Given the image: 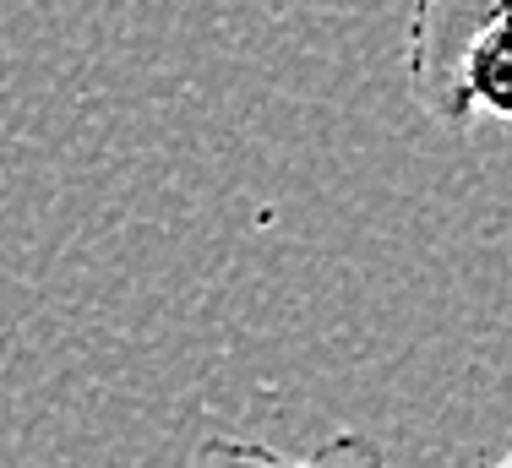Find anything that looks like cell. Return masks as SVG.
Returning a JSON list of instances; mask_svg holds the SVG:
<instances>
[{
    "label": "cell",
    "instance_id": "cell-1",
    "mask_svg": "<svg viewBox=\"0 0 512 468\" xmlns=\"http://www.w3.org/2000/svg\"><path fill=\"white\" fill-rule=\"evenodd\" d=\"M512 0H414L404 33L409 98L447 131L512 120Z\"/></svg>",
    "mask_w": 512,
    "mask_h": 468
},
{
    "label": "cell",
    "instance_id": "cell-2",
    "mask_svg": "<svg viewBox=\"0 0 512 468\" xmlns=\"http://www.w3.org/2000/svg\"><path fill=\"white\" fill-rule=\"evenodd\" d=\"M186 468H382V447L360 430H338L322 447L311 452H278L267 441H246V436H207L197 441V452L186 458ZM485 468H512L507 458L485 463Z\"/></svg>",
    "mask_w": 512,
    "mask_h": 468
}]
</instances>
